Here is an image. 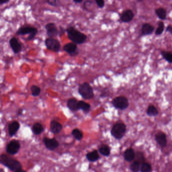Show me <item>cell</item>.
I'll use <instances>...</instances> for the list:
<instances>
[{"instance_id":"1","label":"cell","mask_w":172,"mask_h":172,"mask_svg":"<svg viewBox=\"0 0 172 172\" xmlns=\"http://www.w3.org/2000/svg\"><path fill=\"white\" fill-rule=\"evenodd\" d=\"M67 37L72 43L76 44H81L87 41L86 34L79 31L73 25H69L66 29Z\"/></svg>"},{"instance_id":"2","label":"cell","mask_w":172,"mask_h":172,"mask_svg":"<svg viewBox=\"0 0 172 172\" xmlns=\"http://www.w3.org/2000/svg\"><path fill=\"white\" fill-rule=\"evenodd\" d=\"M0 163L13 172L22 169V166L19 162L6 154L1 155Z\"/></svg>"},{"instance_id":"3","label":"cell","mask_w":172,"mask_h":172,"mask_svg":"<svg viewBox=\"0 0 172 172\" xmlns=\"http://www.w3.org/2000/svg\"><path fill=\"white\" fill-rule=\"evenodd\" d=\"M38 29L37 28L31 25H23L18 29L16 31V34L17 35H25L28 34V37L26 38V41L33 40L35 35L38 34Z\"/></svg>"},{"instance_id":"4","label":"cell","mask_w":172,"mask_h":172,"mask_svg":"<svg viewBox=\"0 0 172 172\" xmlns=\"http://www.w3.org/2000/svg\"><path fill=\"white\" fill-rule=\"evenodd\" d=\"M78 92L81 97L86 100L92 99L94 96L93 87L87 82H83L79 85Z\"/></svg>"},{"instance_id":"5","label":"cell","mask_w":172,"mask_h":172,"mask_svg":"<svg viewBox=\"0 0 172 172\" xmlns=\"http://www.w3.org/2000/svg\"><path fill=\"white\" fill-rule=\"evenodd\" d=\"M44 44L48 50L53 52L58 53L61 50L60 42L55 38H47L44 41Z\"/></svg>"},{"instance_id":"6","label":"cell","mask_w":172,"mask_h":172,"mask_svg":"<svg viewBox=\"0 0 172 172\" xmlns=\"http://www.w3.org/2000/svg\"><path fill=\"white\" fill-rule=\"evenodd\" d=\"M112 104L118 109L124 110L129 106V102L127 98L123 96L116 97L112 101Z\"/></svg>"},{"instance_id":"7","label":"cell","mask_w":172,"mask_h":172,"mask_svg":"<svg viewBox=\"0 0 172 172\" xmlns=\"http://www.w3.org/2000/svg\"><path fill=\"white\" fill-rule=\"evenodd\" d=\"M126 130V126L123 123H117L113 127L111 130V134L116 139H120L123 137Z\"/></svg>"},{"instance_id":"8","label":"cell","mask_w":172,"mask_h":172,"mask_svg":"<svg viewBox=\"0 0 172 172\" xmlns=\"http://www.w3.org/2000/svg\"><path fill=\"white\" fill-rule=\"evenodd\" d=\"M63 50L68 53L71 57H76L79 53V50L77 44L71 43H68L64 44L63 46Z\"/></svg>"},{"instance_id":"9","label":"cell","mask_w":172,"mask_h":172,"mask_svg":"<svg viewBox=\"0 0 172 172\" xmlns=\"http://www.w3.org/2000/svg\"><path fill=\"white\" fill-rule=\"evenodd\" d=\"M44 28L47 31V35L48 38H55L59 35V30L56 24L53 22L47 23Z\"/></svg>"},{"instance_id":"10","label":"cell","mask_w":172,"mask_h":172,"mask_svg":"<svg viewBox=\"0 0 172 172\" xmlns=\"http://www.w3.org/2000/svg\"><path fill=\"white\" fill-rule=\"evenodd\" d=\"M20 148V144L18 141L13 140L11 141L7 145V153L10 155H14L18 152Z\"/></svg>"},{"instance_id":"11","label":"cell","mask_w":172,"mask_h":172,"mask_svg":"<svg viewBox=\"0 0 172 172\" xmlns=\"http://www.w3.org/2000/svg\"><path fill=\"white\" fill-rule=\"evenodd\" d=\"M10 46L15 54H18L21 52L22 49L21 43H20L18 39L15 37H12L9 41Z\"/></svg>"},{"instance_id":"12","label":"cell","mask_w":172,"mask_h":172,"mask_svg":"<svg viewBox=\"0 0 172 172\" xmlns=\"http://www.w3.org/2000/svg\"><path fill=\"white\" fill-rule=\"evenodd\" d=\"M43 142L47 149L50 150H55L59 145V142L55 138L44 137Z\"/></svg>"},{"instance_id":"13","label":"cell","mask_w":172,"mask_h":172,"mask_svg":"<svg viewBox=\"0 0 172 172\" xmlns=\"http://www.w3.org/2000/svg\"><path fill=\"white\" fill-rule=\"evenodd\" d=\"M134 17V14L131 10L127 9L124 11L121 15V20L124 23L131 22Z\"/></svg>"},{"instance_id":"14","label":"cell","mask_w":172,"mask_h":172,"mask_svg":"<svg viewBox=\"0 0 172 172\" xmlns=\"http://www.w3.org/2000/svg\"><path fill=\"white\" fill-rule=\"evenodd\" d=\"M78 102L76 98H72L68 99L67 103V106L70 111L76 112L79 110L78 108Z\"/></svg>"},{"instance_id":"15","label":"cell","mask_w":172,"mask_h":172,"mask_svg":"<svg viewBox=\"0 0 172 172\" xmlns=\"http://www.w3.org/2000/svg\"><path fill=\"white\" fill-rule=\"evenodd\" d=\"M63 126L60 123L55 121L52 120L50 124V129L51 131L53 134H59L62 130Z\"/></svg>"},{"instance_id":"16","label":"cell","mask_w":172,"mask_h":172,"mask_svg":"<svg viewBox=\"0 0 172 172\" xmlns=\"http://www.w3.org/2000/svg\"><path fill=\"white\" fill-rule=\"evenodd\" d=\"M20 128V124L17 121H14L9 125L8 131L10 136H13L16 134Z\"/></svg>"},{"instance_id":"17","label":"cell","mask_w":172,"mask_h":172,"mask_svg":"<svg viewBox=\"0 0 172 172\" xmlns=\"http://www.w3.org/2000/svg\"><path fill=\"white\" fill-rule=\"evenodd\" d=\"M155 139L160 146L164 147L166 146L167 143V137L164 133L159 132L155 135Z\"/></svg>"},{"instance_id":"18","label":"cell","mask_w":172,"mask_h":172,"mask_svg":"<svg viewBox=\"0 0 172 172\" xmlns=\"http://www.w3.org/2000/svg\"><path fill=\"white\" fill-rule=\"evenodd\" d=\"M154 30L153 25L149 23H144L142 25L141 28V34L144 36L152 34Z\"/></svg>"},{"instance_id":"19","label":"cell","mask_w":172,"mask_h":172,"mask_svg":"<svg viewBox=\"0 0 172 172\" xmlns=\"http://www.w3.org/2000/svg\"><path fill=\"white\" fill-rule=\"evenodd\" d=\"M90 104L86 103L83 100H79L78 102V108L79 109H81L84 112L88 113L90 111Z\"/></svg>"},{"instance_id":"20","label":"cell","mask_w":172,"mask_h":172,"mask_svg":"<svg viewBox=\"0 0 172 172\" xmlns=\"http://www.w3.org/2000/svg\"><path fill=\"white\" fill-rule=\"evenodd\" d=\"M86 158L89 162H94L99 159V154L97 150H94L90 153H88L86 155Z\"/></svg>"},{"instance_id":"21","label":"cell","mask_w":172,"mask_h":172,"mask_svg":"<svg viewBox=\"0 0 172 172\" xmlns=\"http://www.w3.org/2000/svg\"><path fill=\"white\" fill-rule=\"evenodd\" d=\"M124 158L125 159L128 161L130 162L131 160H133L135 158V154L134 151L132 149H127L124 153Z\"/></svg>"},{"instance_id":"22","label":"cell","mask_w":172,"mask_h":172,"mask_svg":"<svg viewBox=\"0 0 172 172\" xmlns=\"http://www.w3.org/2000/svg\"><path fill=\"white\" fill-rule=\"evenodd\" d=\"M155 13L160 19L164 20L167 18V11L164 8H159L155 10Z\"/></svg>"},{"instance_id":"23","label":"cell","mask_w":172,"mask_h":172,"mask_svg":"<svg viewBox=\"0 0 172 172\" xmlns=\"http://www.w3.org/2000/svg\"><path fill=\"white\" fill-rule=\"evenodd\" d=\"M43 130H44V128H43V125L39 123H35L34 125H33V128H32L33 133L37 135L41 134L43 131Z\"/></svg>"},{"instance_id":"24","label":"cell","mask_w":172,"mask_h":172,"mask_svg":"<svg viewBox=\"0 0 172 172\" xmlns=\"http://www.w3.org/2000/svg\"><path fill=\"white\" fill-rule=\"evenodd\" d=\"M30 91L33 97H38L41 94V89L37 85H33L30 87Z\"/></svg>"},{"instance_id":"25","label":"cell","mask_w":172,"mask_h":172,"mask_svg":"<svg viewBox=\"0 0 172 172\" xmlns=\"http://www.w3.org/2000/svg\"><path fill=\"white\" fill-rule=\"evenodd\" d=\"M161 55L164 60L169 63H172V52L163 51L161 52Z\"/></svg>"},{"instance_id":"26","label":"cell","mask_w":172,"mask_h":172,"mask_svg":"<svg viewBox=\"0 0 172 172\" xmlns=\"http://www.w3.org/2000/svg\"><path fill=\"white\" fill-rule=\"evenodd\" d=\"M147 114L149 116H155L158 115L159 111L153 105H150L147 109Z\"/></svg>"},{"instance_id":"27","label":"cell","mask_w":172,"mask_h":172,"mask_svg":"<svg viewBox=\"0 0 172 172\" xmlns=\"http://www.w3.org/2000/svg\"><path fill=\"white\" fill-rule=\"evenodd\" d=\"M99 153L102 154V155L104 156H108L110 154V149L108 146L106 145H103L100 146L99 149Z\"/></svg>"},{"instance_id":"28","label":"cell","mask_w":172,"mask_h":172,"mask_svg":"<svg viewBox=\"0 0 172 172\" xmlns=\"http://www.w3.org/2000/svg\"><path fill=\"white\" fill-rule=\"evenodd\" d=\"M72 135L77 140H81L83 138V133L79 129H74L72 132Z\"/></svg>"},{"instance_id":"29","label":"cell","mask_w":172,"mask_h":172,"mask_svg":"<svg viewBox=\"0 0 172 172\" xmlns=\"http://www.w3.org/2000/svg\"><path fill=\"white\" fill-rule=\"evenodd\" d=\"M164 22L160 21L158 24V27L155 30V34L156 35H159L163 33V31L164 30Z\"/></svg>"},{"instance_id":"30","label":"cell","mask_w":172,"mask_h":172,"mask_svg":"<svg viewBox=\"0 0 172 172\" xmlns=\"http://www.w3.org/2000/svg\"><path fill=\"white\" fill-rule=\"evenodd\" d=\"M140 168V164L136 160L131 164L130 169L133 172H138Z\"/></svg>"},{"instance_id":"31","label":"cell","mask_w":172,"mask_h":172,"mask_svg":"<svg viewBox=\"0 0 172 172\" xmlns=\"http://www.w3.org/2000/svg\"><path fill=\"white\" fill-rule=\"evenodd\" d=\"M140 170L141 172H151L152 168L150 164L144 163L141 166Z\"/></svg>"},{"instance_id":"32","label":"cell","mask_w":172,"mask_h":172,"mask_svg":"<svg viewBox=\"0 0 172 172\" xmlns=\"http://www.w3.org/2000/svg\"><path fill=\"white\" fill-rule=\"evenodd\" d=\"M46 2L49 5L55 7H59L60 5V1L57 0H48L46 1Z\"/></svg>"},{"instance_id":"33","label":"cell","mask_w":172,"mask_h":172,"mask_svg":"<svg viewBox=\"0 0 172 172\" xmlns=\"http://www.w3.org/2000/svg\"><path fill=\"white\" fill-rule=\"evenodd\" d=\"M136 158V161L139 162L140 164H144V157L143 154L141 153H138L135 156Z\"/></svg>"},{"instance_id":"34","label":"cell","mask_w":172,"mask_h":172,"mask_svg":"<svg viewBox=\"0 0 172 172\" xmlns=\"http://www.w3.org/2000/svg\"><path fill=\"white\" fill-rule=\"evenodd\" d=\"M93 4H94V3H93V1H85L84 2L83 5V8L85 10L88 11L89 6H93Z\"/></svg>"},{"instance_id":"35","label":"cell","mask_w":172,"mask_h":172,"mask_svg":"<svg viewBox=\"0 0 172 172\" xmlns=\"http://www.w3.org/2000/svg\"><path fill=\"white\" fill-rule=\"evenodd\" d=\"M95 3L99 8H103L105 5V2L104 0H95Z\"/></svg>"},{"instance_id":"36","label":"cell","mask_w":172,"mask_h":172,"mask_svg":"<svg viewBox=\"0 0 172 172\" xmlns=\"http://www.w3.org/2000/svg\"><path fill=\"white\" fill-rule=\"evenodd\" d=\"M59 36L60 37H62L63 35H64V34H65V32H66L65 29L64 28H63L62 26H59Z\"/></svg>"},{"instance_id":"37","label":"cell","mask_w":172,"mask_h":172,"mask_svg":"<svg viewBox=\"0 0 172 172\" xmlns=\"http://www.w3.org/2000/svg\"><path fill=\"white\" fill-rule=\"evenodd\" d=\"M166 31L170 33L172 35V25H168L166 28Z\"/></svg>"},{"instance_id":"38","label":"cell","mask_w":172,"mask_h":172,"mask_svg":"<svg viewBox=\"0 0 172 172\" xmlns=\"http://www.w3.org/2000/svg\"><path fill=\"white\" fill-rule=\"evenodd\" d=\"M23 110L22 109H18V111H17V115H18V116H21V115H22V114H23Z\"/></svg>"},{"instance_id":"39","label":"cell","mask_w":172,"mask_h":172,"mask_svg":"<svg viewBox=\"0 0 172 172\" xmlns=\"http://www.w3.org/2000/svg\"><path fill=\"white\" fill-rule=\"evenodd\" d=\"M9 1V0H1L0 1V5L6 4V3H8Z\"/></svg>"},{"instance_id":"40","label":"cell","mask_w":172,"mask_h":172,"mask_svg":"<svg viewBox=\"0 0 172 172\" xmlns=\"http://www.w3.org/2000/svg\"><path fill=\"white\" fill-rule=\"evenodd\" d=\"M73 2L76 4H77V3L80 4L83 2V0H73Z\"/></svg>"},{"instance_id":"41","label":"cell","mask_w":172,"mask_h":172,"mask_svg":"<svg viewBox=\"0 0 172 172\" xmlns=\"http://www.w3.org/2000/svg\"><path fill=\"white\" fill-rule=\"evenodd\" d=\"M15 172H26L25 171H24V170H23V169H18V170H17V171H15Z\"/></svg>"},{"instance_id":"42","label":"cell","mask_w":172,"mask_h":172,"mask_svg":"<svg viewBox=\"0 0 172 172\" xmlns=\"http://www.w3.org/2000/svg\"><path fill=\"white\" fill-rule=\"evenodd\" d=\"M0 172H5V171H4V169H0Z\"/></svg>"}]
</instances>
